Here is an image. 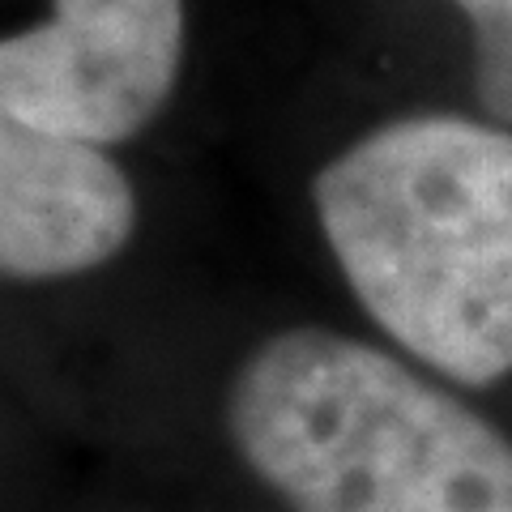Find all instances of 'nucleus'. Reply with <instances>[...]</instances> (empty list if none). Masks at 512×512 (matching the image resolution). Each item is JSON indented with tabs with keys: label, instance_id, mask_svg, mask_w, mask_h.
I'll return each instance as SVG.
<instances>
[{
	"label": "nucleus",
	"instance_id": "1",
	"mask_svg": "<svg viewBox=\"0 0 512 512\" xmlns=\"http://www.w3.org/2000/svg\"><path fill=\"white\" fill-rule=\"evenodd\" d=\"M363 312L457 384L512 376V133L466 116L372 128L312 180Z\"/></svg>",
	"mask_w": 512,
	"mask_h": 512
},
{
	"label": "nucleus",
	"instance_id": "2",
	"mask_svg": "<svg viewBox=\"0 0 512 512\" xmlns=\"http://www.w3.org/2000/svg\"><path fill=\"white\" fill-rule=\"evenodd\" d=\"M227 427L286 512H512V440L380 346L286 329L239 363Z\"/></svg>",
	"mask_w": 512,
	"mask_h": 512
},
{
	"label": "nucleus",
	"instance_id": "3",
	"mask_svg": "<svg viewBox=\"0 0 512 512\" xmlns=\"http://www.w3.org/2000/svg\"><path fill=\"white\" fill-rule=\"evenodd\" d=\"M184 64V0H52L0 39V111L43 133L116 146L167 107Z\"/></svg>",
	"mask_w": 512,
	"mask_h": 512
},
{
	"label": "nucleus",
	"instance_id": "4",
	"mask_svg": "<svg viewBox=\"0 0 512 512\" xmlns=\"http://www.w3.org/2000/svg\"><path fill=\"white\" fill-rule=\"evenodd\" d=\"M137 197L99 146L0 111V278L52 282L111 261L133 235Z\"/></svg>",
	"mask_w": 512,
	"mask_h": 512
},
{
	"label": "nucleus",
	"instance_id": "5",
	"mask_svg": "<svg viewBox=\"0 0 512 512\" xmlns=\"http://www.w3.org/2000/svg\"><path fill=\"white\" fill-rule=\"evenodd\" d=\"M474 30V86L495 120L512 124V0H453Z\"/></svg>",
	"mask_w": 512,
	"mask_h": 512
}]
</instances>
